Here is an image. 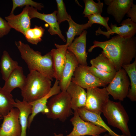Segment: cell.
<instances>
[{
  "label": "cell",
  "instance_id": "cell-1",
  "mask_svg": "<svg viewBox=\"0 0 136 136\" xmlns=\"http://www.w3.org/2000/svg\"><path fill=\"white\" fill-rule=\"evenodd\" d=\"M88 52H91L95 48L103 49L102 52L110 59L117 71L123 65L130 63L136 57V38L134 36L125 38L118 35L108 40L100 42L95 41Z\"/></svg>",
  "mask_w": 136,
  "mask_h": 136
},
{
  "label": "cell",
  "instance_id": "cell-2",
  "mask_svg": "<svg viewBox=\"0 0 136 136\" xmlns=\"http://www.w3.org/2000/svg\"><path fill=\"white\" fill-rule=\"evenodd\" d=\"M22 58L27 65L30 72L36 71L48 77L52 81L54 76L52 59L51 52L43 55L27 44L20 41L15 42Z\"/></svg>",
  "mask_w": 136,
  "mask_h": 136
},
{
  "label": "cell",
  "instance_id": "cell-3",
  "mask_svg": "<svg viewBox=\"0 0 136 136\" xmlns=\"http://www.w3.org/2000/svg\"><path fill=\"white\" fill-rule=\"evenodd\" d=\"M51 81L47 76L37 71L30 72L25 85L21 90L23 100L30 103L46 95L51 88Z\"/></svg>",
  "mask_w": 136,
  "mask_h": 136
},
{
  "label": "cell",
  "instance_id": "cell-4",
  "mask_svg": "<svg viewBox=\"0 0 136 136\" xmlns=\"http://www.w3.org/2000/svg\"><path fill=\"white\" fill-rule=\"evenodd\" d=\"M102 113L109 125L119 129L124 136H131L128 125L129 117L120 101L109 99L103 108Z\"/></svg>",
  "mask_w": 136,
  "mask_h": 136
},
{
  "label": "cell",
  "instance_id": "cell-5",
  "mask_svg": "<svg viewBox=\"0 0 136 136\" xmlns=\"http://www.w3.org/2000/svg\"><path fill=\"white\" fill-rule=\"evenodd\" d=\"M50 98L47 104V117L64 122L72 113L70 96L66 91H61Z\"/></svg>",
  "mask_w": 136,
  "mask_h": 136
},
{
  "label": "cell",
  "instance_id": "cell-6",
  "mask_svg": "<svg viewBox=\"0 0 136 136\" xmlns=\"http://www.w3.org/2000/svg\"><path fill=\"white\" fill-rule=\"evenodd\" d=\"M130 85L127 74L123 68L116 71L113 79L106 88L115 100L123 101L127 97Z\"/></svg>",
  "mask_w": 136,
  "mask_h": 136
},
{
  "label": "cell",
  "instance_id": "cell-7",
  "mask_svg": "<svg viewBox=\"0 0 136 136\" xmlns=\"http://www.w3.org/2000/svg\"><path fill=\"white\" fill-rule=\"evenodd\" d=\"M87 90L84 107L90 111L100 115L103 108L109 99L108 92L106 87H95Z\"/></svg>",
  "mask_w": 136,
  "mask_h": 136
},
{
  "label": "cell",
  "instance_id": "cell-8",
  "mask_svg": "<svg viewBox=\"0 0 136 136\" xmlns=\"http://www.w3.org/2000/svg\"><path fill=\"white\" fill-rule=\"evenodd\" d=\"M71 82L87 89L105 87L107 85L94 76L88 69L87 65L80 64L74 72Z\"/></svg>",
  "mask_w": 136,
  "mask_h": 136
},
{
  "label": "cell",
  "instance_id": "cell-9",
  "mask_svg": "<svg viewBox=\"0 0 136 136\" xmlns=\"http://www.w3.org/2000/svg\"><path fill=\"white\" fill-rule=\"evenodd\" d=\"M74 115L70 120L73 126V129L66 136H96L99 135L107 131L102 128L82 120L79 116L76 110H74Z\"/></svg>",
  "mask_w": 136,
  "mask_h": 136
},
{
  "label": "cell",
  "instance_id": "cell-10",
  "mask_svg": "<svg viewBox=\"0 0 136 136\" xmlns=\"http://www.w3.org/2000/svg\"><path fill=\"white\" fill-rule=\"evenodd\" d=\"M19 111L13 108L3 117V120L0 127V136H20L21 129L19 120Z\"/></svg>",
  "mask_w": 136,
  "mask_h": 136
},
{
  "label": "cell",
  "instance_id": "cell-11",
  "mask_svg": "<svg viewBox=\"0 0 136 136\" xmlns=\"http://www.w3.org/2000/svg\"><path fill=\"white\" fill-rule=\"evenodd\" d=\"M121 26L118 27L116 24L111 23L110 27L111 30L108 31H102L99 27L95 31V35L98 36L102 34L109 39L110 35L116 33L125 38H130L134 36L136 33V23L129 18L123 20L120 24Z\"/></svg>",
  "mask_w": 136,
  "mask_h": 136
},
{
  "label": "cell",
  "instance_id": "cell-12",
  "mask_svg": "<svg viewBox=\"0 0 136 136\" xmlns=\"http://www.w3.org/2000/svg\"><path fill=\"white\" fill-rule=\"evenodd\" d=\"M61 91L59 81L56 80L50 90L47 94L39 99L29 103L32 106V111L28 119V128L34 117L37 114L41 113L43 114H46L48 113L47 104L48 99Z\"/></svg>",
  "mask_w": 136,
  "mask_h": 136
},
{
  "label": "cell",
  "instance_id": "cell-13",
  "mask_svg": "<svg viewBox=\"0 0 136 136\" xmlns=\"http://www.w3.org/2000/svg\"><path fill=\"white\" fill-rule=\"evenodd\" d=\"M30 7L25 6L21 12L18 15L10 14L9 15L5 17L11 28L22 33L24 36L26 31L30 28L31 19L29 15Z\"/></svg>",
  "mask_w": 136,
  "mask_h": 136
},
{
  "label": "cell",
  "instance_id": "cell-14",
  "mask_svg": "<svg viewBox=\"0 0 136 136\" xmlns=\"http://www.w3.org/2000/svg\"><path fill=\"white\" fill-rule=\"evenodd\" d=\"M57 11H55L53 13L48 14L41 13L39 12L36 9L30 6L29 11V16L31 19L37 18L45 21L49 25L48 30L50 33L52 35H58L65 42L66 40L62 34L59 24L57 20Z\"/></svg>",
  "mask_w": 136,
  "mask_h": 136
},
{
  "label": "cell",
  "instance_id": "cell-15",
  "mask_svg": "<svg viewBox=\"0 0 136 136\" xmlns=\"http://www.w3.org/2000/svg\"><path fill=\"white\" fill-rule=\"evenodd\" d=\"M65 63L61 78L59 81L61 91H66L71 82V79L76 68L79 65L75 55L67 50L65 53Z\"/></svg>",
  "mask_w": 136,
  "mask_h": 136
},
{
  "label": "cell",
  "instance_id": "cell-16",
  "mask_svg": "<svg viewBox=\"0 0 136 136\" xmlns=\"http://www.w3.org/2000/svg\"><path fill=\"white\" fill-rule=\"evenodd\" d=\"M105 3L108 6L107 13L112 16L115 21L120 23L125 15L133 4V0H105Z\"/></svg>",
  "mask_w": 136,
  "mask_h": 136
},
{
  "label": "cell",
  "instance_id": "cell-17",
  "mask_svg": "<svg viewBox=\"0 0 136 136\" xmlns=\"http://www.w3.org/2000/svg\"><path fill=\"white\" fill-rule=\"evenodd\" d=\"M87 32L84 30L68 46L67 50L75 55L79 64L87 65L88 53L86 51V35Z\"/></svg>",
  "mask_w": 136,
  "mask_h": 136
},
{
  "label": "cell",
  "instance_id": "cell-18",
  "mask_svg": "<svg viewBox=\"0 0 136 136\" xmlns=\"http://www.w3.org/2000/svg\"><path fill=\"white\" fill-rule=\"evenodd\" d=\"M56 49H53L51 52L52 56L54 76L56 80L59 81L65 63V53L68 45H59L55 43Z\"/></svg>",
  "mask_w": 136,
  "mask_h": 136
},
{
  "label": "cell",
  "instance_id": "cell-19",
  "mask_svg": "<svg viewBox=\"0 0 136 136\" xmlns=\"http://www.w3.org/2000/svg\"><path fill=\"white\" fill-rule=\"evenodd\" d=\"M26 77L24 75L22 67L18 66L11 73L5 81L2 87L6 92L11 93L15 88H18L22 89L26 84Z\"/></svg>",
  "mask_w": 136,
  "mask_h": 136
},
{
  "label": "cell",
  "instance_id": "cell-20",
  "mask_svg": "<svg viewBox=\"0 0 136 136\" xmlns=\"http://www.w3.org/2000/svg\"><path fill=\"white\" fill-rule=\"evenodd\" d=\"M66 91L71 97L72 109L75 110L85 107L87 93L84 89L71 82Z\"/></svg>",
  "mask_w": 136,
  "mask_h": 136
},
{
  "label": "cell",
  "instance_id": "cell-21",
  "mask_svg": "<svg viewBox=\"0 0 136 136\" xmlns=\"http://www.w3.org/2000/svg\"><path fill=\"white\" fill-rule=\"evenodd\" d=\"M76 110L82 120L104 128L108 132L111 136H121L112 130L103 120L100 115L88 111L84 107L79 108Z\"/></svg>",
  "mask_w": 136,
  "mask_h": 136
},
{
  "label": "cell",
  "instance_id": "cell-22",
  "mask_svg": "<svg viewBox=\"0 0 136 136\" xmlns=\"http://www.w3.org/2000/svg\"><path fill=\"white\" fill-rule=\"evenodd\" d=\"M14 107L18 109L19 111V118L21 129L20 136H26L28 119L29 115L32 113V106L26 101H20L16 99Z\"/></svg>",
  "mask_w": 136,
  "mask_h": 136
},
{
  "label": "cell",
  "instance_id": "cell-23",
  "mask_svg": "<svg viewBox=\"0 0 136 136\" xmlns=\"http://www.w3.org/2000/svg\"><path fill=\"white\" fill-rule=\"evenodd\" d=\"M18 66V62L13 60L7 51H4L0 62L1 72L3 79L6 81L12 72Z\"/></svg>",
  "mask_w": 136,
  "mask_h": 136
},
{
  "label": "cell",
  "instance_id": "cell-24",
  "mask_svg": "<svg viewBox=\"0 0 136 136\" xmlns=\"http://www.w3.org/2000/svg\"><path fill=\"white\" fill-rule=\"evenodd\" d=\"M131 63L124 65L122 68L126 72L130 80V88H129L127 97L131 101H136V57Z\"/></svg>",
  "mask_w": 136,
  "mask_h": 136
},
{
  "label": "cell",
  "instance_id": "cell-25",
  "mask_svg": "<svg viewBox=\"0 0 136 136\" xmlns=\"http://www.w3.org/2000/svg\"><path fill=\"white\" fill-rule=\"evenodd\" d=\"M15 103L13 96L0 87V115L3 117L14 107Z\"/></svg>",
  "mask_w": 136,
  "mask_h": 136
},
{
  "label": "cell",
  "instance_id": "cell-26",
  "mask_svg": "<svg viewBox=\"0 0 136 136\" xmlns=\"http://www.w3.org/2000/svg\"><path fill=\"white\" fill-rule=\"evenodd\" d=\"M91 66L99 70L108 72L117 71L111 61L102 52L95 58L90 60Z\"/></svg>",
  "mask_w": 136,
  "mask_h": 136
},
{
  "label": "cell",
  "instance_id": "cell-27",
  "mask_svg": "<svg viewBox=\"0 0 136 136\" xmlns=\"http://www.w3.org/2000/svg\"><path fill=\"white\" fill-rule=\"evenodd\" d=\"M68 22L69 28L66 32L67 41L66 44L69 46L72 43L76 36L80 35L85 29H87L90 26L87 23L81 24L76 23L73 20L71 17Z\"/></svg>",
  "mask_w": 136,
  "mask_h": 136
},
{
  "label": "cell",
  "instance_id": "cell-28",
  "mask_svg": "<svg viewBox=\"0 0 136 136\" xmlns=\"http://www.w3.org/2000/svg\"><path fill=\"white\" fill-rule=\"evenodd\" d=\"M95 3L93 0H84L85 6L83 14L84 17L88 16L93 14L101 15L103 12L104 4L100 0Z\"/></svg>",
  "mask_w": 136,
  "mask_h": 136
},
{
  "label": "cell",
  "instance_id": "cell-29",
  "mask_svg": "<svg viewBox=\"0 0 136 136\" xmlns=\"http://www.w3.org/2000/svg\"><path fill=\"white\" fill-rule=\"evenodd\" d=\"M45 29L42 26L35 25L33 28H30L24 35L27 41L33 44L37 45L42 40V38Z\"/></svg>",
  "mask_w": 136,
  "mask_h": 136
},
{
  "label": "cell",
  "instance_id": "cell-30",
  "mask_svg": "<svg viewBox=\"0 0 136 136\" xmlns=\"http://www.w3.org/2000/svg\"><path fill=\"white\" fill-rule=\"evenodd\" d=\"M87 67L94 76L107 84H109L112 81L116 72V71L108 72L103 71L91 66H87Z\"/></svg>",
  "mask_w": 136,
  "mask_h": 136
},
{
  "label": "cell",
  "instance_id": "cell-31",
  "mask_svg": "<svg viewBox=\"0 0 136 136\" xmlns=\"http://www.w3.org/2000/svg\"><path fill=\"white\" fill-rule=\"evenodd\" d=\"M13 6L10 14H14L16 8L18 7H22L24 6H29L34 7L37 10H41L44 8L43 5L41 3L34 2L32 0H12Z\"/></svg>",
  "mask_w": 136,
  "mask_h": 136
},
{
  "label": "cell",
  "instance_id": "cell-32",
  "mask_svg": "<svg viewBox=\"0 0 136 136\" xmlns=\"http://www.w3.org/2000/svg\"><path fill=\"white\" fill-rule=\"evenodd\" d=\"M57 10L56 17L58 24L61 22L69 20L71 16L68 14L65 8L64 4L62 0H56Z\"/></svg>",
  "mask_w": 136,
  "mask_h": 136
},
{
  "label": "cell",
  "instance_id": "cell-33",
  "mask_svg": "<svg viewBox=\"0 0 136 136\" xmlns=\"http://www.w3.org/2000/svg\"><path fill=\"white\" fill-rule=\"evenodd\" d=\"M87 17L88 19L87 23L90 27L93 24H98L105 27L107 31L111 30V28L108 24V22L109 20V17H104L101 16V15L93 14Z\"/></svg>",
  "mask_w": 136,
  "mask_h": 136
},
{
  "label": "cell",
  "instance_id": "cell-34",
  "mask_svg": "<svg viewBox=\"0 0 136 136\" xmlns=\"http://www.w3.org/2000/svg\"><path fill=\"white\" fill-rule=\"evenodd\" d=\"M11 28L7 21L0 16V38L8 34Z\"/></svg>",
  "mask_w": 136,
  "mask_h": 136
},
{
  "label": "cell",
  "instance_id": "cell-35",
  "mask_svg": "<svg viewBox=\"0 0 136 136\" xmlns=\"http://www.w3.org/2000/svg\"><path fill=\"white\" fill-rule=\"evenodd\" d=\"M126 14L127 16L130 18V19L133 22L136 23V5H132Z\"/></svg>",
  "mask_w": 136,
  "mask_h": 136
},
{
  "label": "cell",
  "instance_id": "cell-36",
  "mask_svg": "<svg viewBox=\"0 0 136 136\" xmlns=\"http://www.w3.org/2000/svg\"><path fill=\"white\" fill-rule=\"evenodd\" d=\"M54 136H63V135L62 133H60L57 134L56 133H54Z\"/></svg>",
  "mask_w": 136,
  "mask_h": 136
},
{
  "label": "cell",
  "instance_id": "cell-37",
  "mask_svg": "<svg viewBox=\"0 0 136 136\" xmlns=\"http://www.w3.org/2000/svg\"><path fill=\"white\" fill-rule=\"evenodd\" d=\"M103 136H111V135L109 134H105Z\"/></svg>",
  "mask_w": 136,
  "mask_h": 136
},
{
  "label": "cell",
  "instance_id": "cell-38",
  "mask_svg": "<svg viewBox=\"0 0 136 136\" xmlns=\"http://www.w3.org/2000/svg\"><path fill=\"white\" fill-rule=\"evenodd\" d=\"M3 118V117L0 115V120Z\"/></svg>",
  "mask_w": 136,
  "mask_h": 136
},
{
  "label": "cell",
  "instance_id": "cell-39",
  "mask_svg": "<svg viewBox=\"0 0 136 136\" xmlns=\"http://www.w3.org/2000/svg\"><path fill=\"white\" fill-rule=\"evenodd\" d=\"M100 136L99 135H96V136Z\"/></svg>",
  "mask_w": 136,
  "mask_h": 136
},
{
  "label": "cell",
  "instance_id": "cell-40",
  "mask_svg": "<svg viewBox=\"0 0 136 136\" xmlns=\"http://www.w3.org/2000/svg\"><path fill=\"white\" fill-rule=\"evenodd\" d=\"M123 136H124V135Z\"/></svg>",
  "mask_w": 136,
  "mask_h": 136
}]
</instances>
